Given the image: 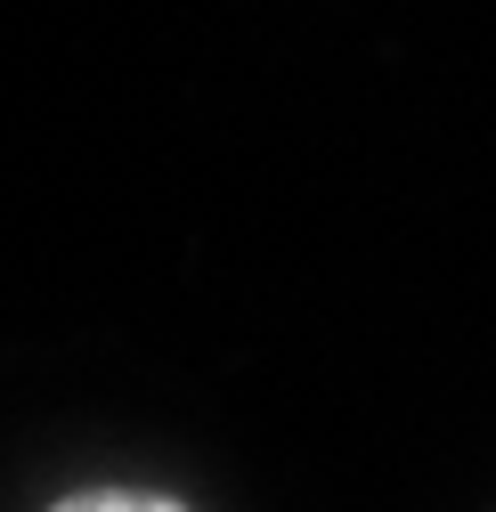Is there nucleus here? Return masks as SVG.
I'll list each match as a JSON object with an SVG mask.
<instances>
[{"mask_svg": "<svg viewBox=\"0 0 496 512\" xmlns=\"http://www.w3.org/2000/svg\"><path fill=\"white\" fill-rule=\"evenodd\" d=\"M49 512H188L179 496H147V488H82L66 504H49Z\"/></svg>", "mask_w": 496, "mask_h": 512, "instance_id": "nucleus-1", "label": "nucleus"}]
</instances>
